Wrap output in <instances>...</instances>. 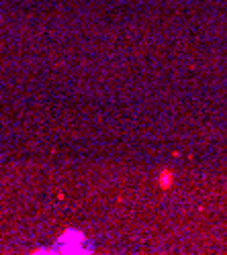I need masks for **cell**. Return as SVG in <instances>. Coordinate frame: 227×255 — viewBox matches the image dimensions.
Here are the masks:
<instances>
[{
	"label": "cell",
	"mask_w": 227,
	"mask_h": 255,
	"mask_svg": "<svg viewBox=\"0 0 227 255\" xmlns=\"http://www.w3.org/2000/svg\"><path fill=\"white\" fill-rule=\"evenodd\" d=\"M170 178H172V176H170L168 172H164V174L160 176V184H162L164 188H168V186H170Z\"/></svg>",
	"instance_id": "cell-2"
},
{
	"label": "cell",
	"mask_w": 227,
	"mask_h": 255,
	"mask_svg": "<svg viewBox=\"0 0 227 255\" xmlns=\"http://www.w3.org/2000/svg\"><path fill=\"white\" fill-rule=\"evenodd\" d=\"M82 233H68V235H62L60 241H58V249H64L66 253H78L82 251Z\"/></svg>",
	"instance_id": "cell-1"
}]
</instances>
